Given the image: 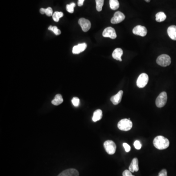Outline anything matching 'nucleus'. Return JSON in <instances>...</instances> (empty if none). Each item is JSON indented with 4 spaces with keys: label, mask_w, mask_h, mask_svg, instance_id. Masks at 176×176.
I'll return each instance as SVG.
<instances>
[{
    "label": "nucleus",
    "mask_w": 176,
    "mask_h": 176,
    "mask_svg": "<svg viewBox=\"0 0 176 176\" xmlns=\"http://www.w3.org/2000/svg\"><path fill=\"white\" fill-rule=\"evenodd\" d=\"M102 35L104 37H108L112 39H116L117 37L115 29L110 27H107L104 30Z\"/></svg>",
    "instance_id": "obj_7"
},
{
    "label": "nucleus",
    "mask_w": 176,
    "mask_h": 176,
    "mask_svg": "<svg viewBox=\"0 0 176 176\" xmlns=\"http://www.w3.org/2000/svg\"><path fill=\"white\" fill-rule=\"evenodd\" d=\"M125 18V16L121 11H117L114 14L113 17L111 20V22L113 24L120 23Z\"/></svg>",
    "instance_id": "obj_9"
},
{
    "label": "nucleus",
    "mask_w": 176,
    "mask_h": 176,
    "mask_svg": "<svg viewBox=\"0 0 176 176\" xmlns=\"http://www.w3.org/2000/svg\"><path fill=\"white\" fill-rule=\"evenodd\" d=\"M110 8L113 10H117L120 7V3L118 0H110Z\"/></svg>",
    "instance_id": "obj_20"
},
{
    "label": "nucleus",
    "mask_w": 176,
    "mask_h": 176,
    "mask_svg": "<svg viewBox=\"0 0 176 176\" xmlns=\"http://www.w3.org/2000/svg\"><path fill=\"white\" fill-rule=\"evenodd\" d=\"M129 170L131 172L138 171L139 167H138V161L137 158H133L129 166Z\"/></svg>",
    "instance_id": "obj_16"
},
{
    "label": "nucleus",
    "mask_w": 176,
    "mask_h": 176,
    "mask_svg": "<svg viewBox=\"0 0 176 176\" xmlns=\"http://www.w3.org/2000/svg\"><path fill=\"white\" fill-rule=\"evenodd\" d=\"M167 101V95L165 92H161L156 99V106L158 108H162L166 105Z\"/></svg>",
    "instance_id": "obj_5"
},
{
    "label": "nucleus",
    "mask_w": 176,
    "mask_h": 176,
    "mask_svg": "<svg viewBox=\"0 0 176 176\" xmlns=\"http://www.w3.org/2000/svg\"><path fill=\"white\" fill-rule=\"evenodd\" d=\"M123 51L121 48L115 49L113 52L112 56L113 59L122 61L121 56L123 55Z\"/></svg>",
    "instance_id": "obj_15"
},
{
    "label": "nucleus",
    "mask_w": 176,
    "mask_h": 176,
    "mask_svg": "<svg viewBox=\"0 0 176 176\" xmlns=\"http://www.w3.org/2000/svg\"><path fill=\"white\" fill-rule=\"evenodd\" d=\"M40 12L42 14H45V13H46V9L44 8H41L40 10Z\"/></svg>",
    "instance_id": "obj_32"
},
{
    "label": "nucleus",
    "mask_w": 176,
    "mask_h": 176,
    "mask_svg": "<svg viewBox=\"0 0 176 176\" xmlns=\"http://www.w3.org/2000/svg\"><path fill=\"white\" fill-rule=\"evenodd\" d=\"M168 36L173 40L176 41V26L172 25L167 29Z\"/></svg>",
    "instance_id": "obj_14"
},
{
    "label": "nucleus",
    "mask_w": 176,
    "mask_h": 176,
    "mask_svg": "<svg viewBox=\"0 0 176 176\" xmlns=\"http://www.w3.org/2000/svg\"><path fill=\"white\" fill-rule=\"evenodd\" d=\"M166 18V14L163 12H160L156 15V20L158 22H162L164 21Z\"/></svg>",
    "instance_id": "obj_19"
},
{
    "label": "nucleus",
    "mask_w": 176,
    "mask_h": 176,
    "mask_svg": "<svg viewBox=\"0 0 176 176\" xmlns=\"http://www.w3.org/2000/svg\"><path fill=\"white\" fill-rule=\"evenodd\" d=\"M104 0H96V8L97 11L100 12L102 10Z\"/></svg>",
    "instance_id": "obj_22"
},
{
    "label": "nucleus",
    "mask_w": 176,
    "mask_h": 176,
    "mask_svg": "<svg viewBox=\"0 0 176 176\" xmlns=\"http://www.w3.org/2000/svg\"><path fill=\"white\" fill-rule=\"evenodd\" d=\"M118 129L123 131H128L132 129L133 123L130 119H123L118 122L117 124Z\"/></svg>",
    "instance_id": "obj_2"
},
{
    "label": "nucleus",
    "mask_w": 176,
    "mask_h": 176,
    "mask_svg": "<svg viewBox=\"0 0 176 176\" xmlns=\"http://www.w3.org/2000/svg\"><path fill=\"white\" fill-rule=\"evenodd\" d=\"M158 176H167V172L166 169H162L158 173Z\"/></svg>",
    "instance_id": "obj_30"
},
{
    "label": "nucleus",
    "mask_w": 176,
    "mask_h": 176,
    "mask_svg": "<svg viewBox=\"0 0 176 176\" xmlns=\"http://www.w3.org/2000/svg\"><path fill=\"white\" fill-rule=\"evenodd\" d=\"M102 117V111L100 109H98L93 113L92 120L93 122H96L101 120Z\"/></svg>",
    "instance_id": "obj_17"
},
{
    "label": "nucleus",
    "mask_w": 176,
    "mask_h": 176,
    "mask_svg": "<svg viewBox=\"0 0 176 176\" xmlns=\"http://www.w3.org/2000/svg\"><path fill=\"white\" fill-rule=\"evenodd\" d=\"M63 102V99L61 95L60 94H57L55 96V99L52 100L51 103L53 105L55 106H58L62 103Z\"/></svg>",
    "instance_id": "obj_18"
},
{
    "label": "nucleus",
    "mask_w": 176,
    "mask_h": 176,
    "mask_svg": "<svg viewBox=\"0 0 176 176\" xmlns=\"http://www.w3.org/2000/svg\"><path fill=\"white\" fill-rule=\"evenodd\" d=\"M104 147L106 151L109 155H113L116 152L117 146L113 141L110 140L106 141L104 143Z\"/></svg>",
    "instance_id": "obj_4"
},
{
    "label": "nucleus",
    "mask_w": 176,
    "mask_h": 176,
    "mask_svg": "<svg viewBox=\"0 0 176 176\" xmlns=\"http://www.w3.org/2000/svg\"><path fill=\"white\" fill-rule=\"evenodd\" d=\"M123 94V91H120L118 92L117 94H116V95L113 96L112 97H111V101L113 105H117V104L121 103Z\"/></svg>",
    "instance_id": "obj_13"
},
{
    "label": "nucleus",
    "mask_w": 176,
    "mask_h": 176,
    "mask_svg": "<svg viewBox=\"0 0 176 176\" xmlns=\"http://www.w3.org/2000/svg\"><path fill=\"white\" fill-rule=\"evenodd\" d=\"M46 14L47 16H51L53 15V10H52V8L51 7H47V8H46Z\"/></svg>",
    "instance_id": "obj_26"
},
{
    "label": "nucleus",
    "mask_w": 176,
    "mask_h": 176,
    "mask_svg": "<svg viewBox=\"0 0 176 176\" xmlns=\"http://www.w3.org/2000/svg\"><path fill=\"white\" fill-rule=\"evenodd\" d=\"M64 15L63 12H59V11H55L54 12L53 15H52V18H53V20L55 22H58L59 21V19L61 18Z\"/></svg>",
    "instance_id": "obj_21"
},
{
    "label": "nucleus",
    "mask_w": 176,
    "mask_h": 176,
    "mask_svg": "<svg viewBox=\"0 0 176 176\" xmlns=\"http://www.w3.org/2000/svg\"><path fill=\"white\" fill-rule=\"evenodd\" d=\"M157 63L161 66L166 67L170 65L171 63V59L168 55L163 54L158 57Z\"/></svg>",
    "instance_id": "obj_3"
},
{
    "label": "nucleus",
    "mask_w": 176,
    "mask_h": 176,
    "mask_svg": "<svg viewBox=\"0 0 176 176\" xmlns=\"http://www.w3.org/2000/svg\"><path fill=\"white\" fill-rule=\"evenodd\" d=\"M87 47V45L85 43L78 44L77 46H75L73 47V49H72V53L75 55L79 54L84 51L86 49Z\"/></svg>",
    "instance_id": "obj_12"
},
{
    "label": "nucleus",
    "mask_w": 176,
    "mask_h": 176,
    "mask_svg": "<svg viewBox=\"0 0 176 176\" xmlns=\"http://www.w3.org/2000/svg\"><path fill=\"white\" fill-rule=\"evenodd\" d=\"M48 30H50V31H52L53 33H55V35H60L61 32L60 30H59L57 27L56 26H50L49 27V28H48Z\"/></svg>",
    "instance_id": "obj_23"
},
{
    "label": "nucleus",
    "mask_w": 176,
    "mask_h": 176,
    "mask_svg": "<svg viewBox=\"0 0 176 176\" xmlns=\"http://www.w3.org/2000/svg\"><path fill=\"white\" fill-rule=\"evenodd\" d=\"M149 80V77L146 73H142L138 76L137 81V85L140 88L145 87Z\"/></svg>",
    "instance_id": "obj_6"
},
{
    "label": "nucleus",
    "mask_w": 176,
    "mask_h": 176,
    "mask_svg": "<svg viewBox=\"0 0 176 176\" xmlns=\"http://www.w3.org/2000/svg\"><path fill=\"white\" fill-rule=\"evenodd\" d=\"M144 1L147 2H149L150 1H151V0H144Z\"/></svg>",
    "instance_id": "obj_33"
},
{
    "label": "nucleus",
    "mask_w": 176,
    "mask_h": 176,
    "mask_svg": "<svg viewBox=\"0 0 176 176\" xmlns=\"http://www.w3.org/2000/svg\"><path fill=\"white\" fill-rule=\"evenodd\" d=\"M72 102V104L74 106L76 107L79 106V104H80V99L78 97H73Z\"/></svg>",
    "instance_id": "obj_25"
},
{
    "label": "nucleus",
    "mask_w": 176,
    "mask_h": 176,
    "mask_svg": "<svg viewBox=\"0 0 176 176\" xmlns=\"http://www.w3.org/2000/svg\"><path fill=\"white\" fill-rule=\"evenodd\" d=\"M78 24L80 26L82 30L84 32H87L91 27V23L90 21L85 18H82L79 19Z\"/></svg>",
    "instance_id": "obj_8"
},
{
    "label": "nucleus",
    "mask_w": 176,
    "mask_h": 176,
    "mask_svg": "<svg viewBox=\"0 0 176 176\" xmlns=\"http://www.w3.org/2000/svg\"><path fill=\"white\" fill-rule=\"evenodd\" d=\"M169 140L163 136L156 137L153 141V144L156 148L159 150H164L168 148L169 146Z\"/></svg>",
    "instance_id": "obj_1"
},
{
    "label": "nucleus",
    "mask_w": 176,
    "mask_h": 176,
    "mask_svg": "<svg viewBox=\"0 0 176 176\" xmlns=\"http://www.w3.org/2000/svg\"><path fill=\"white\" fill-rule=\"evenodd\" d=\"M79 172L76 169L71 168L62 172L57 176H79Z\"/></svg>",
    "instance_id": "obj_11"
},
{
    "label": "nucleus",
    "mask_w": 176,
    "mask_h": 176,
    "mask_svg": "<svg viewBox=\"0 0 176 176\" xmlns=\"http://www.w3.org/2000/svg\"><path fill=\"white\" fill-rule=\"evenodd\" d=\"M134 145L136 149L137 150H140L141 148L142 145L141 142L138 141H136L134 142Z\"/></svg>",
    "instance_id": "obj_27"
},
{
    "label": "nucleus",
    "mask_w": 176,
    "mask_h": 176,
    "mask_svg": "<svg viewBox=\"0 0 176 176\" xmlns=\"http://www.w3.org/2000/svg\"><path fill=\"white\" fill-rule=\"evenodd\" d=\"M85 0H78V6H82L83 5V3Z\"/></svg>",
    "instance_id": "obj_31"
},
{
    "label": "nucleus",
    "mask_w": 176,
    "mask_h": 176,
    "mask_svg": "<svg viewBox=\"0 0 176 176\" xmlns=\"http://www.w3.org/2000/svg\"><path fill=\"white\" fill-rule=\"evenodd\" d=\"M133 33L137 35L142 37L145 36L147 33V30L145 27L138 25L135 27L133 30Z\"/></svg>",
    "instance_id": "obj_10"
},
{
    "label": "nucleus",
    "mask_w": 176,
    "mask_h": 176,
    "mask_svg": "<svg viewBox=\"0 0 176 176\" xmlns=\"http://www.w3.org/2000/svg\"><path fill=\"white\" fill-rule=\"evenodd\" d=\"M123 176H135L132 174L131 172L129 170H126L124 171L122 174Z\"/></svg>",
    "instance_id": "obj_28"
},
{
    "label": "nucleus",
    "mask_w": 176,
    "mask_h": 176,
    "mask_svg": "<svg viewBox=\"0 0 176 176\" xmlns=\"http://www.w3.org/2000/svg\"><path fill=\"white\" fill-rule=\"evenodd\" d=\"M76 6V4L74 2H72L70 5L66 6V10L69 13H72L74 12V7Z\"/></svg>",
    "instance_id": "obj_24"
},
{
    "label": "nucleus",
    "mask_w": 176,
    "mask_h": 176,
    "mask_svg": "<svg viewBox=\"0 0 176 176\" xmlns=\"http://www.w3.org/2000/svg\"><path fill=\"white\" fill-rule=\"evenodd\" d=\"M123 147L125 148V150L126 152H129L131 150V147L129 145V144H128L126 143H124L123 144Z\"/></svg>",
    "instance_id": "obj_29"
}]
</instances>
